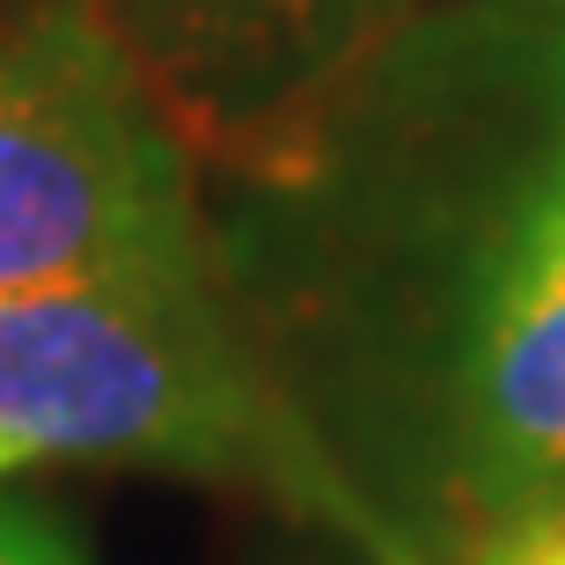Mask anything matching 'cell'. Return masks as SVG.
<instances>
[{
    "label": "cell",
    "mask_w": 565,
    "mask_h": 565,
    "mask_svg": "<svg viewBox=\"0 0 565 565\" xmlns=\"http://www.w3.org/2000/svg\"><path fill=\"white\" fill-rule=\"evenodd\" d=\"M558 60H565V44H558ZM544 177L558 184V199H565V66H558V82H551V104H544Z\"/></svg>",
    "instance_id": "obj_7"
},
{
    "label": "cell",
    "mask_w": 565,
    "mask_h": 565,
    "mask_svg": "<svg viewBox=\"0 0 565 565\" xmlns=\"http://www.w3.org/2000/svg\"><path fill=\"white\" fill-rule=\"evenodd\" d=\"M177 140L221 162H273L375 60L419 0H88Z\"/></svg>",
    "instance_id": "obj_4"
},
{
    "label": "cell",
    "mask_w": 565,
    "mask_h": 565,
    "mask_svg": "<svg viewBox=\"0 0 565 565\" xmlns=\"http://www.w3.org/2000/svg\"><path fill=\"white\" fill-rule=\"evenodd\" d=\"M544 522H565V500H558V507H551V514H544Z\"/></svg>",
    "instance_id": "obj_9"
},
{
    "label": "cell",
    "mask_w": 565,
    "mask_h": 565,
    "mask_svg": "<svg viewBox=\"0 0 565 565\" xmlns=\"http://www.w3.org/2000/svg\"><path fill=\"white\" fill-rule=\"evenodd\" d=\"M15 462H30V456H22L15 440H0V478H8V470H15Z\"/></svg>",
    "instance_id": "obj_8"
},
{
    "label": "cell",
    "mask_w": 565,
    "mask_h": 565,
    "mask_svg": "<svg viewBox=\"0 0 565 565\" xmlns=\"http://www.w3.org/2000/svg\"><path fill=\"white\" fill-rule=\"evenodd\" d=\"M0 565H88V558L44 507L0 500Z\"/></svg>",
    "instance_id": "obj_5"
},
{
    "label": "cell",
    "mask_w": 565,
    "mask_h": 565,
    "mask_svg": "<svg viewBox=\"0 0 565 565\" xmlns=\"http://www.w3.org/2000/svg\"><path fill=\"white\" fill-rule=\"evenodd\" d=\"M478 565H565V522H529L507 529L500 544H484Z\"/></svg>",
    "instance_id": "obj_6"
},
{
    "label": "cell",
    "mask_w": 565,
    "mask_h": 565,
    "mask_svg": "<svg viewBox=\"0 0 565 565\" xmlns=\"http://www.w3.org/2000/svg\"><path fill=\"white\" fill-rule=\"evenodd\" d=\"M213 273L191 147L88 0L0 8V294Z\"/></svg>",
    "instance_id": "obj_2"
},
{
    "label": "cell",
    "mask_w": 565,
    "mask_h": 565,
    "mask_svg": "<svg viewBox=\"0 0 565 565\" xmlns=\"http://www.w3.org/2000/svg\"><path fill=\"white\" fill-rule=\"evenodd\" d=\"M0 440L250 484L375 565H426L235 331L213 273L0 294Z\"/></svg>",
    "instance_id": "obj_1"
},
{
    "label": "cell",
    "mask_w": 565,
    "mask_h": 565,
    "mask_svg": "<svg viewBox=\"0 0 565 565\" xmlns=\"http://www.w3.org/2000/svg\"><path fill=\"white\" fill-rule=\"evenodd\" d=\"M448 448L492 544L565 500V199L544 154L484 206L462 250Z\"/></svg>",
    "instance_id": "obj_3"
}]
</instances>
